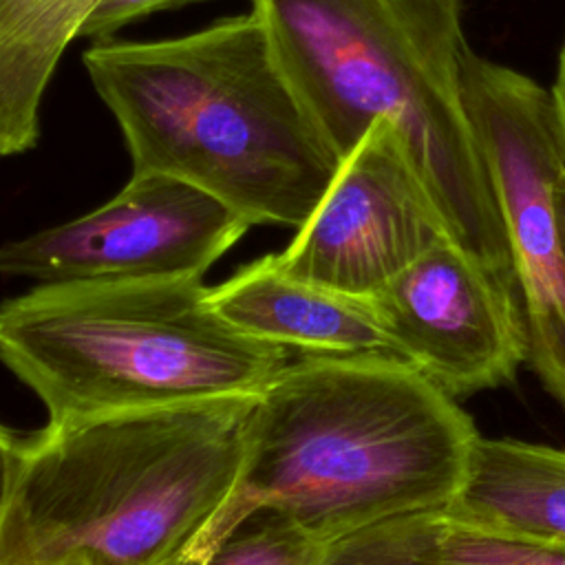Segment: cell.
I'll use <instances>...</instances> for the list:
<instances>
[{"label":"cell","mask_w":565,"mask_h":565,"mask_svg":"<svg viewBox=\"0 0 565 565\" xmlns=\"http://www.w3.org/2000/svg\"><path fill=\"white\" fill-rule=\"evenodd\" d=\"M477 437L455 397L393 353H307L254 397L234 490L188 554L258 510L322 545L384 519L444 510Z\"/></svg>","instance_id":"cell-1"},{"label":"cell","mask_w":565,"mask_h":565,"mask_svg":"<svg viewBox=\"0 0 565 565\" xmlns=\"http://www.w3.org/2000/svg\"><path fill=\"white\" fill-rule=\"evenodd\" d=\"M82 62L121 128L135 174L181 179L249 225L298 230L342 161L254 7L179 38L97 40Z\"/></svg>","instance_id":"cell-2"},{"label":"cell","mask_w":565,"mask_h":565,"mask_svg":"<svg viewBox=\"0 0 565 565\" xmlns=\"http://www.w3.org/2000/svg\"><path fill=\"white\" fill-rule=\"evenodd\" d=\"M342 159L380 117L404 135L455 245L514 287L499 196L470 126L459 0H249Z\"/></svg>","instance_id":"cell-3"},{"label":"cell","mask_w":565,"mask_h":565,"mask_svg":"<svg viewBox=\"0 0 565 565\" xmlns=\"http://www.w3.org/2000/svg\"><path fill=\"white\" fill-rule=\"evenodd\" d=\"M254 397L46 424L20 448L0 565L188 554L234 490Z\"/></svg>","instance_id":"cell-4"},{"label":"cell","mask_w":565,"mask_h":565,"mask_svg":"<svg viewBox=\"0 0 565 565\" xmlns=\"http://www.w3.org/2000/svg\"><path fill=\"white\" fill-rule=\"evenodd\" d=\"M201 278L40 282L0 305V362L49 424L254 397L289 351L232 327Z\"/></svg>","instance_id":"cell-5"},{"label":"cell","mask_w":565,"mask_h":565,"mask_svg":"<svg viewBox=\"0 0 565 565\" xmlns=\"http://www.w3.org/2000/svg\"><path fill=\"white\" fill-rule=\"evenodd\" d=\"M461 93L508 230L525 360L565 406V254L554 207L565 157L552 93L470 49Z\"/></svg>","instance_id":"cell-6"},{"label":"cell","mask_w":565,"mask_h":565,"mask_svg":"<svg viewBox=\"0 0 565 565\" xmlns=\"http://www.w3.org/2000/svg\"><path fill=\"white\" fill-rule=\"evenodd\" d=\"M252 225L168 174H130L99 207L0 243V276L40 282L201 278Z\"/></svg>","instance_id":"cell-7"},{"label":"cell","mask_w":565,"mask_h":565,"mask_svg":"<svg viewBox=\"0 0 565 565\" xmlns=\"http://www.w3.org/2000/svg\"><path fill=\"white\" fill-rule=\"evenodd\" d=\"M444 241L448 230L404 135L380 117L342 157L320 203L276 260L300 280L373 298Z\"/></svg>","instance_id":"cell-8"},{"label":"cell","mask_w":565,"mask_h":565,"mask_svg":"<svg viewBox=\"0 0 565 565\" xmlns=\"http://www.w3.org/2000/svg\"><path fill=\"white\" fill-rule=\"evenodd\" d=\"M369 300L393 355L452 397L508 382L525 360L514 287L452 241L428 249Z\"/></svg>","instance_id":"cell-9"},{"label":"cell","mask_w":565,"mask_h":565,"mask_svg":"<svg viewBox=\"0 0 565 565\" xmlns=\"http://www.w3.org/2000/svg\"><path fill=\"white\" fill-rule=\"evenodd\" d=\"M212 307L241 333L307 353H393L369 298L347 296L287 274L267 254L216 287Z\"/></svg>","instance_id":"cell-10"},{"label":"cell","mask_w":565,"mask_h":565,"mask_svg":"<svg viewBox=\"0 0 565 565\" xmlns=\"http://www.w3.org/2000/svg\"><path fill=\"white\" fill-rule=\"evenodd\" d=\"M441 512L470 527L565 543V450L479 435Z\"/></svg>","instance_id":"cell-11"},{"label":"cell","mask_w":565,"mask_h":565,"mask_svg":"<svg viewBox=\"0 0 565 565\" xmlns=\"http://www.w3.org/2000/svg\"><path fill=\"white\" fill-rule=\"evenodd\" d=\"M102 0H0V159L40 137L44 90Z\"/></svg>","instance_id":"cell-12"},{"label":"cell","mask_w":565,"mask_h":565,"mask_svg":"<svg viewBox=\"0 0 565 565\" xmlns=\"http://www.w3.org/2000/svg\"><path fill=\"white\" fill-rule=\"evenodd\" d=\"M437 510L384 519L322 545L316 565H457L437 545Z\"/></svg>","instance_id":"cell-13"},{"label":"cell","mask_w":565,"mask_h":565,"mask_svg":"<svg viewBox=\"0 0 565 565\" xmlns=\"http://www.w3.org/2000/svg\"><path fill=\"white\" fill-rule=\"evenodd\" d=\"M322 543L307 536L274 510L245 516L232 532L201 554L166 565H316Z\"/></svg>","instance_id":"cell-14"},{"label":"cell","mask_w":565,"mask_h":565,"mask_svg":"<svg viewBox=\"0 0 565 565\" xmlns=\"http://www.w3.org/2000/svg\"><path fill=\"white\" fill-rule=\"evenodd\" d=\"M435 519L439 552L457 565H565V543L470 527L441 510Z\"/></svg>","instance_id":"cell-15"},{"label":"cell","mask_w":565,"mask_h":565,"mask_svg":"<svg viewBox=\"0 0 565 565\" xmlns=\"http://www.w3.org/2000/svg\"><path fill=\"white\" fill-rule=\"evenodd\" d=\"M192 2H207V0H102V4L86 20L79 35L93 38L95 42L110 40L115 31H119L130 22H137L163 9H174Z\"/></svg>","instance_id":"cell-16"},{"label":"cell","mask_w":565,"mask_h":565,"mask_svg":"<svg viewBox=\"0 0 565 565\" xmlns=\"http://www.w3.org/2000/svg\"><path fill=\"white\" fill-rule=\"evenodd\" d=\"M20 448H22V441L0 424V525L7 512V503H9L18 459H20Z\"/></svg>","instance_id":"cell-17"},{"label":"cell","mask_w":565,"mask_h":565,"mask_svg":"<svg viewBox=\"0 0 565 565\" xmlns=\"http://www.w3.org/2000/svg\"><path fill=\"white\" fill-rule=\"evenodd\" d=\"M550 93H552V102H554L556 126H558V135H561L563 157H565V44H563V49H561V55H558V64H556V77H554V84H552Z\"/></svg>","instance_id":"cell-18"},{"label":"cell","mask_w":565,"mask_h":565,"mask_svg":"<svg viewBox=\"0 0 565 565\" xmlns=\"http://www.w3.org/2000/svg\"><path fill=\"white\" fill-rule=\"evenodd\" d=\"M554 207H556V223H558L561 247H563V254H565V170L561 172V177H558V181H556Z\"/></svg>","instance_id":"cell-19"},{"label":"cell","mask_w":565,"mask_h":565,"mask_svg":"<svg viewBox=\"0 0 565 565\" xmlns=\"http://www.w3.org/2000/svg\"><path fill=\"white\" fill-rule=\"evenodd\" d=\"M26 565H95L82 558H60V561H42V563H26Z\"/></svg>","instance_id":"cell-20"}]
</instances>
